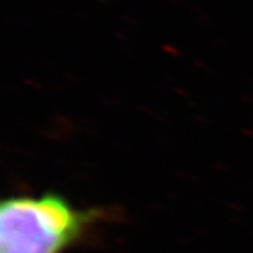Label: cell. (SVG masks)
Returning <instances> with one entry per match:
<instances>
[{"label": "cell", "instance_id": "obj_1", "mask_svg": "<svg viewBox=\"0 0 253 253\" xmlns=\"http://www.w3.org/2000/svg\"><path fill=\"white\" fill-rule=\"evenodd\" d=\"M111 214L79 208L56 191L13 194L0 204V253H66Z\"/></svg>", "mask_w": 253, "mask_h": 253}]
</instances>
